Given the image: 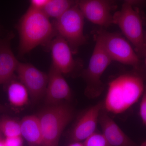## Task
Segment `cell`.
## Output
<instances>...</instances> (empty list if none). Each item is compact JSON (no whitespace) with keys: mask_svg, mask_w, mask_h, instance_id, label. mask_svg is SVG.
I'll use <instances>...</instances> for the list:
<instances>
[{"mask_svg":"<svg viewBox=\"0 0 146 146\" xmlns=\"http://www.w3.org/2000/svg\"><path fill=\"white\" fill-rule=\"evenodd\" d=\"M19 35V53L24 55L38 46H49L56 36L53 23L43 11L29 7L17 27Z\"/></svg>","mask_w":146,"mask_h":146,"instance_id":"6da1fadb","label":"cell"},{"mask_svg":"<svg viewBox=\"0 0 146 146\" xmlns=\"http://www.w3.org/2000/svg\"><path fill=\"white\" fill-rule=\"evenodd\" d=\"M145 85L143 78L136 73L117 77L108 84L104 108L113 114L125 112L142 97Z\"/></svg>","mask_w":146,"mask_h":146,"instance_id":"7a4b0ae2","label":"cell"},{"mask_svg":"<svg viewBox=\"0 0 146 146\" xmlns=\"http://www.w3.org/2000/svg\"><path fill=\"white\" fill-rule=\"evenodd\" d=\"M37 116L42 129V145L57 146L63 130L72 119V108L63 104L52 105Z\"/></svg>","mask_w":146,"mask_h":146,"instance_id":"3957f363","label":"cell"},{"mask_svg":"<svg viewBox=\"0 0 146 146\" xmlns=\"http://www.w3.org/2000/svg\"><path fill=\"white\" fill-rule=\"evenodd\" d=\"M113 24L119 27L123 34L134 47L138 56L145 57L146 46L143 22L139 12L131 1L124 2L120 10L113 15Z\"/></svg>","mask_w":146,"mask_h":146,"instance_id":"277c9868","label":"cell"},{"mask_svg":"<svg viewBox=\"0 0 146 146\" xmlns=\"http://www.w3.org/2000/svg\"><path fill=\"white\" fill-rule=\"evenodd\" d=\"M84 18L77 1L75 5L53 23L56 35L65 39L74 54L87 41L84 33Z\"/></svg>","mask_w":146,"mask_h":146,"instance_id":"5b68a950","label":"cell"},{"mask_svg":"<svg viewBox=\"0 0 146 146\" xmlns=\"http://www.w3.org/2000/svg\"><path fill=\"white\" fill-rule=\"evenodd\" d=\"M95 44L89 65L82 75L86 82L85 93L91 98L100 96L104 89L101 78L112 61L102 44L100 37L95 35Z\"/></svg>","mask_w":146,"mask_h":146,"instance_id":"8992f818","label":"cell"},{"mask_svg":"<svg viewBox=\"0 0 146 146\" xmlns=\"http://www.w3.org/2000/svg\"><path fill=\"white\" fill-rule=\"evenodd\" d=\"M108 54L112 61L130 65L135 69L140 67L139 56L129 42L117 33L110 32L102 29L97 32Z\"/></svg>","mask_w":146,"mask_h":146,"instance_id":"52a82bcc","label":"cell"},{"mask_svg":"<svg viewBox=\"0 0 146 146\" xmlns=\"http://www.w3.org/2000/svg\"><path fill=\"white\" fill-rule=\"evenodd\" d=\"M16 72L19 81L26 87L32 99L37 100L45 95L48 75L30 63L20 62Z\"/></svg>","mask_w":146,"mask_h":146,"instance_id":"ba28073f","label":"cell"},{"mask_svg":"<svg viewBox=\"0 0 146 146\" xmlns=\"http://www.w3.org/2000/svg\"><path fill=\"white\" fill-rule=\"evenodd\" d=\"M82 13L91 23L102 27L113 24L112 11L114 2L107 0H82L77 1Z\"/></svg>","mask_w":146,"mask_h":146,"instance_id":"9c48e42d","label":"cell"},{"mask_svg":"<svg viewBox=\"0 0 146 146\" xmlns=\"http://www.w3.org/2000/svg\"><path fill=\"white\" fill-rule=\"evenodd\" d=\"M52 64L63 75H69L80 66L73 56L72 51L67 42L61 36L56 35L49 46Z\"/></svg>","mask_w":146,"mask_h":146,"instance_id":"30bf717a","label":"cell"},{"mask_svg":"<svg viewBox=\"0 0 146 146\" xmlns=\"http://www.w3.org/2000/svg\"><path fill=\"white\" fill-rule=\"evenodd\" d=\"M48 75L45 97L50 105L57 104L63 100H70L72 91L64 75L52 65Z\"/></svg>","mask_w":146,"mask_h":146,"instance_id":"8fae6325","label":"cell"},{"mask_svg":"<svg viewBox=\"0 0 146 146\" xmlns=\"http://www.w3.org/2000/svg\"><path fill=\"white\" fill-rule=\"evenodd\" d=\"M103 108V103H99L82 115L71 132V138L73 142L84 141L96 132L100 114Z\"/></svg>","mask_w":146,"mask_h":146,"instance_id":"7c38bea8","label":"cell"},{"mask_svg":"<svg viewBox=\"0 0 146 146\" xmlns=\"http://www.w3.org/2000/svg\"><path fill=\"white\" fill-rule=\"evenodd\" d=\"M13 33L0 39V85L8 84L13 79L19 62L11 49V42Z\"/></svg>","mask_w":146,"mask_h":146,"instance_id":"4fadbf2b","label":"cell"},{"mask_svg":"<svg viewBox=\"0 0 146 146\" xmlns=\"http://www.w3.org/2000/svg\"><path fill=\"white\" fill-rule=\"evenodd\" d=\"M103 109L100 114L99 122L101 127L102 134L109 146H134L133 141L106 112H104Z\"/></svg>","mask_w":146,"mask_h":146,"instance_id":"5bb4252c","label":"cell"},{"mask_svg":"<svg viewBox=\"0 0 146 146\" xmlns=\"http://www.w3.org/2000/svg\"><path fill=\"white\" fill-rule=\"evenodd\" d=\"M20 125L21 136L30 143L42 145V131L38 116H26L21 120Z\"/></svg>","mask_w":146,"mask_h":146,"instance_id":"9a60e30c","label":"cell"},{"mask_svg":"<svg viewBox=\"0 0 146 146\" xmlns=\"http://www.w3.org/2000/svg\"><path fill=\"white\" fill-rule=\"evenodd\" d=\"M8 84L7 95L11 104L16 107H22L27 104L29 95L23 84L13 79Z\"/></svg>","mask_w":146,"mask_h":146,"instance_id":"2e32d148","label":"cell"},{"mask_svg":"<svg viewBox=\"0 0 146 146\" xmlns=\"http://www.w3.org/2000/svg\"><path fill=\"white\" fill-rule=\"evenodd\" d=\"M70 0H49L43 11L49 18L57 19L76 3Z\"/></svg>","mask_w":146,"mask_h":146,"instance_id":"e0dca14e","label":"cell"},{"mask_svg":"<svg viewBox=\"0 0 146 146\" xmlns=\"http://www.w3.org/2000/svg\"><path fill=\"white\" fill-rule=\"evenodd\" d=\"M0 127L2 133L6 138L21 136L20 122L15 120L3 119L0 121Z\"/></svg>","mask_w":146,"mask_h":146,"instance_id":"ac0fdd59","label":"cell"},{"mask_svg":"<svg viewBox=\"0 0 146 146\" xmlns=\"http://www.w3.org/2000/svg\"><path fill=\"white\" fill-rule=\"evenodd\" d=\"M84 146H109L102 133L95 132L83 143Z\"/></svg>","mask_w":146,"mask_h":146,"instance_id":"d6986e66","label":"cell"},{"mask_svg":"<svg viewBox=\"0 0 146 146\" xmlns=\"http://www.w3.org/2000/svg\"><path fill=\"white\" fill-rule=\"evenodd\" d=\"M139 112L142 122L146 127V84L145 85L143 93L142 96Z\"/></svg>","mask_w":146,"mask_h":146,"instance_id":"ffe728a7","label":"cell"},{"mask_svg":"<svg viewBox=\"0 0 146 146\" xmlns=\"http://www.w3.org/2000/svg\"><path fill=\"white\" fill-rule=\"evenodd\" d=\"M5 146H23V141L21 136L6 138L4 140Z\"/></svg>","mask_w":146,"mask_h":146,"instance_id":"44dd1931","label":"cell"},{"mask_svg":"<svg viewBox=\"0 0 146 146\" xmlns=\"http://www.w3.org/2000/svg\"><path fill=\"white\" fill-rule=\"evenodd\" d=\"M49 0H31L30 8L35 10L43 11Z\"/></svg>","mask_w":146,"mask_h":146,"instance_id":"7402d4cb","label":"cell"},{"mask_svg":"<svg viewBox=\"0 0 146 146\" xmlns=\"http://www.w3.org/2000/svg\"><path fill=\"white\" fill-rule=\"evenodd\" d=\"M68 146H84L83 143L81 142H74Z\"/></svg>","mask_w":146,"mask_h":146,"instance_id":"603a6c76","label":"cell"},{"mask_svg":"<svg viewBox=\"0 0 146 146\" xmlns=\"http://www.w3.org/2000/svg\"><path fill=\"white\" fill-rule=\"evenodd\" d=\"M0 146H5L4 143V140L2 139H0Z\"/></svg>","mask_w":146,"mask_h":146,"instance_id":"cb8c5ba5","label":"cell"},{"mask_svg":"<svg viewBox=\"0 0 146 146\" xmlns=\"http://www.w3.org/2000/svg\"><path fill=\"white\" fill-rule=\"evenodd\" d=\"M140 146H146V141L142 143V144H141Z\"/></svg>","mask_w":146,"mask_h":146,"instance_id":"d4e9b609","label":"cell"},{"mask_svg":"<svg viewBox=\"0 0 146 146\" xmlns=\"http://www.w3.org/2000/svg\"><path fill=\"white\" fill-rule=\"evenodd\" d=\"M1 131V127H0V139H2V135Z\"/></svg>","mask_w":146,"mask_h":146,"instance_id":"484cf974","label":"cell"},{"mask_svg":"<svg viewBox=\"0 0 146 146\" xmlns=\"http://www.w3.org/2000/svg\"><path fill=\"white\" fill-rule=\"evenodd\" d=\"M144 37H145V42L146 46V33L145 34V36Z\"/></svg>","mask_w":146,"mask_h":146,"instance_id":"4316f807","label":"cell"},{"mask_svg":"<svg viewBox=\"0 0 146 146\" xmlns=\"http://www.w3.org/2000/svg\"><path fill=\"white\" fill-rule=\"evenodd\" d=\"M3 109V106H2L1 105V104H0V111H1V110H2Z\"/></svg>","mask_w":146,"mask_h":146,"instance_id":"83f0119b","label":"cell"},{"mask_svg":"<svg viewBox=\"0 0 146 146\" xmlns=\"http://www.w3.org/2000/svg\"><path fill=\"white\" fill-rule=\"evenodd\" d=\"M145 65H146V55L145 56Z\"/></svg>","mask_w":146,"mask_h":146,"instance_id":"f1b7e54d","label":"cell"}]
</instances>
